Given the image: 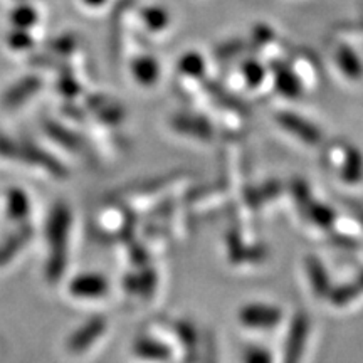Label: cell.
<instances>
[{"label":"cell","instance_id":"d6986e66","mask_svg":"<svg viewBox=\"0 0 363 363\" xmlns=\"http://www.w3.org/2000/svg\"><path fill=\"white\" fill-rule=\"evenodd\" d=\"M86 2L91 4V6H101L104 0H86Z\"/></svg>","mask_w":363,"mask_h":363},{"label":"cell","instance_id":"5bb4252c","mask_svg":"<svg viewBox=\"0 0 363 363\" xmlns=\"http://www.w3.org/2000/svg\"><path fill=\"white\" fill-rule=\"evenodd\" d=\"M358 291H363V274L355 281V284L345 286L338 293H335L333 301L338 303V305H345V303L352 301Z\"/></svg>","mask_w":363,"mask_h":363},{"label":"cell","instance_id":"7c38bea8","mask_svg":"<svg viewBox=\"0 0 363 363\" xmlns=\"http://www.w3.org/2000/svg\"><path fill=\"white\" fill-rule=\"evenodd\" d=\"M345 180L357 182L363 177V160L357 150H350V160L347 162V169L343 170Z\"/></svg>","mask_w":363,"mask_h":363},{"label":"cell","instance_id":"4fadbf2b","mask_svg":"<svg viewBox=\"0 0 363 363\" xmlns=\"http://www.w3.org/2000/svg\"><path fill=\"white\" fill-rule=\"evenodd\" d=\"M203 59L201 56H197L195 52H190L187 56L182 57L180 61V69L185 72V74H190V76H201L203 74Z\"/></svg>","mask_w":363,"mask_h":363},{"label":"cell","instance_id":"ac0fdd59","mask_svg":"<svg viewBox=\"0 0 363 363\" xmlns=\"http://www.w3.org/2000/svg\"><path fill=\"white\" fill-rule=\"evenodd\" d=\"M246 363H271L269 357L266 352H262L261 348H251L246 353Z\"/></svg>","mask_w":363,"mask_h":363},{"label":"cell","instance_id":"277c9868","mask_svg":"<svg viewBox=\"0 0 363 363\" xmlns=\"http://www.w3.org/2000/svg\"><path fill=\"white\" fill-rule=\"evenodd\" d=\"M158 62L153 57H140L133 62V74L142 84H153L158 78Z\"/></svg>","mask_w":363,"mask_h":363},{"label":"cell","instance_id":"ba28073f","mask_svg":"<svg viewBox=\"0 0 363 363\" xmlns=\"http://www.w3.org/2000/svg\"><path fill=\"white\" fill-rule=\"evenodd\" d=\"M337 61H338L340 67H342V71L347 76H350V78H358V76H362V72H363L362 62H360V59L355 56V52H353L352 49H348V48L340 49L337 54Z\"/></svg>","mask_w":363,"mask_h":363},{"label":"cell","instance_id":"8fae6325","mask_svg":"<svg viewBox=\"0 0 363 363\" xmlns=\"http://www.w3.org/2000/svg\"><path fill=\"white\" fill-rule=\"evenodd\" d=\"M308 272H310L313 279V288H315L316 293H326L328 289V278H326L325 267H321L320 262H318L315 257H311L308 261Z\"/></svg>","mask_w":363,"mask_h":363},{"label":"cell","instance_id":"5b68a950","mask_svg":"<svg viewBox=\"0 0 363 363\" xmlns=\"http://www.w3.org/2000/svg\"><path fill=\"white\" fill-rule=\"evenodd\" d=\"M174 125L177 126V130L184 131V133H194V136H199V138H211L212 136L211 125L206 123L203 120H199V118L180 116L177 118Z\"/></svg>","mask_w":363,"mask_h":363},{"label":"cell","instance_id":"9a60e30c","mask_svg":"<svg viewBox=\"0 0 363 363\" xmlns=\"http://www.w3.org/2000/svg\"><path fill=\"white\" fill-rule=\"evenodd\" d=\"M276 83H278V88L283 91V93L288 94V96H298V81H294L293 74L288 71H279L278 76H276Z\"/></svg>","mask_w":363,"mask_h":363},{"label":"cell","instance_id":"9c48e42d","mask_svg":"<svg viewBox=\"0 0 363 363\" xmlns=\"http://www.w3.org/2000/svg\"><path fill=\"white\" fill-rule=\"evenodd\" d=\"M103 328H104L103 320L91 321V325H88L84 330H81L79 333L76 335L74 340L71 342V348H74V350H81V348L88 347L93 340H96V337L101 333Z\"/></svg>","mask_w":363,"mask_h":363},{"label":"cell","instance_id":"2e32d148","mask_svg":"<svg viewBox=\"0 0 363 363\" xmlns=\"http://www.w3.org/2000/svg\"><path fill=\"white\" fill-rule=\"evenodd\" d=\"M311 219L318 222L320 225H328L331 220H333V214H331L330 208L325 206H315L311 208Z\"/></svg>","mask_w":363,"mask_h":363},{"label":"cell","instance_id":"6da1fadb","mask_svg":"<svg viewBox=\"0 0 363 363\" xmlns=\"http://www.w3.org/2000/svg\"><path fill=\"white\" fill-rule=\"evenodd\" d=\"M281 320V311L267 305H249L240 311V321L251 328H271Z\"/></svg>","mask_w":363,"mask_h":363},{"label":"cell","instance_id":"e0dca14e","mask_svg":"<svg viewBox=\"0 0 363 363\" xmlns=\"http://www.w3.org/2000/svg\"><path fill=\"white\" fill-rule=\"evenodd\" d=\"M246 74H247V79L251 84H259L261 79H262V69L259 65H256V62H247L246 65Z\"/></svg>","mask_w":363,"mask_h":363},{"label":"cell","instance_id":"8992f818","mask_svg":"<svg viewBox=\"0 0 363 363\" xmlns=\"http://www.w3.org/2000/svg\"><path fill=\"white\" fill-rule=\"evenodd\" d=\"M74 291L88 298H96L106 291V283L99 276H84L74 283Z\"/></svg>","mask_w":363,"mask_h":363},{"label":"cell","instance_id":"3957f363","mask_svg":"<svg viewBox=\"0 0 363 363\" xmlns=\"http://www.w3.org/2000/svg\"><path fill=\"white\" fill-rule=\"evenodd\" d=\"M308 320L305 315L294 316L291 331H289L288 352H286V363H298L303 355V347L306 343Z\"/></svg>","mask_w":363,"mask_h":363},{"label":"cell","instance_id":"30bf717a","mask_svg":"<svg viewBox=\"0 0 363 363\" xmlns=\"http://www.w3.org/2000/svg\"><path fill=\"white\" fill-rule=\"evenodd\" d=\"M142 17H143L145 24H147L150 29H153V30L165 29V26L169 24V13H167L165 9H162V7L145 9Z\"/></svg>","mask_w":363,"mask_h":363},{"label":"cell","instance_id":"52a82bcc","mask_svg":"<svg viewBox=\"0 0 363 363\" xmlns=\"http://www.w3.org/2000/svg\"><path fill=\"white\" fill-rule=\"evenodd\" d=\"M135 350L140 357L148 358V360H165L170 355L169 348L163 347L162 343L153 342V340H138Z\"/></svg>","mask_w":363,"mask_h":363},{"label":"cell","instance_id":"7a4b0ae2","mask_svg":"<svg viewBox=\"0 0 363 363\" xmlns=\"http://www.w3.org/2000/svg\"><path fill=\"white\" fill-rule=\"evenodd\" d=\"M278 121L281 126H284L286 130L291 131V133H294V136L301 138L305 143H311V145L320 143L321 140L320 130H318L315 125L308 123L306 120H303L301 116L293 115V113H281V115H278Z\"/></svg>","mask_w":363,"mask_h":363}]
</instances>
